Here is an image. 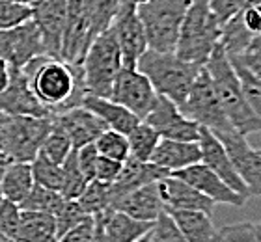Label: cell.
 <instances>
[{"mask_svg": "<svg viewBox=\"0 0 261 242\" xmlns=\"http://www.w3.org/2000/svg\"><path fill=\"white\" fill-rule=\"evenodd\" d=\"M97 218L101 222L105 242H136L153 226V222L136 220L123 210L112 209V207L97 214Z\"/></svg>", "mask_w": 261, "mask_h": 242, "instance_id": "obj_24", "label": "cell"}, {"mask_svg": "<svg viewBox=\"0 0 261 242\" xmlns=\"http://www.w3.org/2000/svg\"><path fill=\"white\" fill-rule=\"evenodd\" d=\"M222 24L209 8V0H191L181 22L175 54L187 62L205 65L220 43Z\"/></svg>", "mask_w": 261, "mask_h": 242, "instance_id": "obj_4", "label": "cell"}, {"mask_svg": "<svg viewBox=\"0 0 261 242\" xmlns=\"http://www.w3.org/2000/svg\"><path fill=\"white\" fill-rule=\"evenodd\" d=\"M93 144L97 147L99 155L110 156V158H116V160L121 162H125L129 158V140H127V135H123V132L105 129Z\"/></svg>", "mask_w": 261, "mask_h": 242, "instance_id": "obj_36", "label": "cell"}, {"mask_svg": "<svg viewBox=\"0 0 261 242\" xmlns=\"http://www.w3.org/2000/svg\"><path fill=\"white\" fill-rule=\"evenodd\" d=\"M82 106H86L88 110H92L97 118L103 119V123L107 125V129L118 130L123 135H129L130 130L135 129L136 125L140 123L142 119L138 116L127 110L125 106H121L118 102H114L109 97H99L88 93L82 101Z\"/></svg>", "mask_w": 261, "mask_h": 242, "instance_id": "obj_25", "label": "cell"}, {"mask_svg": "<svg viewBox=\"0 0 261 242\" xmlns=\"http://www.w3.org/2000/svg\"><path fill=\"white\" fill-rule=\"evenodd\" d=\"M205 69L211 76L213 88L231 127L243 136L261 132V118L252 110L245 90L241 86L237 71L220 43L205 62Z\"/></svg>", "mask_w": 261, "mask_h": 242, "instance_id": "obj_2", "label": "cell"}, {"mask_svg": "<svg viewBox=\"0 0 261 242\" xmlns=\"http://www.w3.org/2000/svg\"><path fill=\"white\" fill-rule=\"evenodd\" d=\"M201 160L200 142H185V140H170L161 138L153 151L151 160L153 164L161 166L168 173L183 170V168L196 164Z\"/></svg>", "mask_w": 261, "mask_h": 242, "instance_id": "obj_23", "label": "cell"}, {"mask_svg": "<svg viewBox=\"0 0 261 242\" xmlns=\"http://www.w3.org/2000/svg\"><path fill=\"white\" fill-rule=\"evenodd\" d=\"M99 153L95 144H86L76 149V162H79V168L81 172L84 173L86 181H92L95 177V164H97Z\"/></svg>", "mask_w": 261, "mask_h": 242, "instance_id": "obj_45", "label": "cell"}, {"mask_svg": "<svg viewBox=\"0 0 261 242\" xmlns=\"http://www.w3.org/2000/svg\"><path fill=\"white\" fill-rule=\"evenodd\" d=\"M159 186L164 199V210H201L213 216L215 201H211L183 179L170 173L159 181Z\"/></svg>", "mask_w": 261, "mask_h": 242, "instance_id": "obj_19", "label": "cell"}, {"mask_svg": "<svg viewBox=\"0 0 261 242\" xmlns=\"http://www.w3.org/2000/svg\"><path fill=\"white\" fill-rule=\"evenodd\" d=\"M95 36L97 34L93 28V0H67L60 58L69 64L81 65Z\"/></svg>", "mask_w": 261, "mask_h": 242, "instance_id": "obj_9", "label": "cell"}, {"mask_svg": "<svg viewBox=\"0 0 261 242\" xmlns=\"http://www.w3.org/2000/svg\"><path fill=\"white\" fill-rule=\"evenodd\" d=\"M170 175L166 170H163L161 166L153 164V162H140L136 158H127L123 162L120 175L114 183H110V198H112V205L118 201L120 198H123L125 194L133 192L142 184L153 183V181H161L163 177ZM110 205V207H112Z\"/></svg>", "mask_w": 261, "mask_h": 242, "instance_id": "obj_22", "label": "cell"}, {"mask_svg": "<svg viewBox=\"0 0 261 242\" xmlns=\"http://www.w3.org/2000/svg\"><path fill=\"white\" fill-rule=\"evenodd\" d=\"M64 199L65 198L60 192L45 189L41 184L34 183L32 190L19 203V207L22 210H38V212H50V214H55L56 210H58V207L64 203Z\"/></svg>", "mask_w": 261, "mask_h": 242, "instance_id": "obj_31", "label": "cell"}, {"mask_svg": "<svg viewBox=\"0 0 261 242\" xmlns=\"http://www.w3.org/2000/svg\"><path fill=\"white\" fill-rule=\"evenodd\" d=\"M0 242H11V240H10V238H8V237H6L4 233L0 231Z\"/></svg>", "mask_w": 261, "mask_h": 242, "instance_id": "obj_51", "label": "cell"}, {"mask_svg": "<svg viewBox=\"0 0 261 242\" xmlns=\"http://www.w3.org/2000/svg\"><path fill=\"white\" fill-rule=\"evenodd\" d=\"M215 136L224 144L229 158L233 162L235 172L239 173V177L246 184L250 198L261 196V149H254L246 142V136L237 130H228Z\"/></svg>", "mask_w": 261, "mask_h": 242, "instance_id": "obj_14", "label": "cell"}, {"mask_svg": "<svg viewBox=\"0 0 261 242\" xmlns=\"http://www.w3.org/2000/svg\"><path fill=\"white\" fill-rule=\"evenodd\" d=\"M53 118L67 132L75 149H79V147L86 144H93L97 140V136L107 129L103 119L97 118L86 106L69 108V110H64V112L53 114Z\"/></svg>", "mask_w": 261, "mask_h": 242, "instance_id": "obj_20", "label": "cell"}, {"mask_svg": "<svg viewBox=\"0 0 261 242\" xmlns=\"http://www.w3.org/2000/svg\"><path fill=\"white\" fill-rule=\"evenodd\" d=\"M38 56L49 54L45 50L39 30L32 19L0 30V60H4L10 67L22 69Z\"/></svg>", "mask_w": 261, "mask_h": 242, "instance_id": "obj_10", "label": "cell"}, {"mask_svg": "<svg viewBox=\"0 0 261 242\" xmlns=\"http://www.w3.org/2000/svg\"><path fill=\"white\" fill-rule=\"evenodd\" d=\"M10 82V65L4 60H0V93L4 92V88Z\"/></svg>", "mask_w": 261, "mask_h": 242, "instance_id": "obj_48", "label": "cell"}, {"mask_svg": "<svg viewBox=\"0 0 261 242\" xmlns=\"http://www.w3.org/2000/svg\"><path fill=\"white\" fill-rule=\"evenodd\" d=\"M179 227L187 242H213L215 226L211 216L201 210H166Z\"/></svg>", "mask_w": 261, "mask_h": 242, "instance_id": "obj_28", "label": "cell"}, {"mask_svg": "<svg viewBox=\"0 0 261 242\" xmlns=\"http://www.w3.org/2000/svg\"><path fill=\"white\" fill-rule=\"evenodd\" d=\"M71 151H73V144H71L69 136L53 118V127H50L49 135L45 136L39 155L47 156L49 160L56 162V164H62Z\"/></svg>", "mask_w": 261, "mask_h": 242, "instance_id": "obj_33", "label": "cell"}, {"mask_svg": "<svg viewBox=\"0 0 261 242\" xmlns=\"http://www.w3.org/2000/svg\"><path fill=\"white\" fill-rule=\"evenodd\" d=\"M0 112L6 116H50L49 108L32 92L27 73L19 67H10V82L0 93Z\"/></svg>", "mask_w": 261, "mask_h": 242, "instance_id": "obj_15", "label": "cell"}, {"mask_svg": "<svg viewBox=\"0 0 261 242\" xmlns=\"http://www.w3.org/2000/svg\"><path fill=\"white\" fill-rule=\"evenodd\" d=\"M146 235H147V233H146ZM146 235H144V237H142V238H138V240H136V242H146Z\"/></svg>", "mask_w": 261, "mask_h": 242, "instance_id": "obj_53", "label": "cell"}, {"mask_svg": "<svg viewBox=\"0 0 261 242\" xmlns=\"http://www.w3.org/2000/svg\"><path fill=\"white\" fill-rule=\"evenodd\" d=\"M6 164H10V158H8V156H6L4 153L0 151V168H4Z\"/></svg>", "mask_w": 261, "mask_h": 242, "instance_id": "obj_50", "label": "cell"}, {"mask_svg": "<svg viewBox=\"0 0 261 242\" xmlns=\"http://www.w3.org/2000/svg\"><path fill=\"white\" fill-rule=\"evenodd\" d=\"M179 110L189 119L196 121L200 127L209 129L213 135H222V132H228V130H235L231 127V123H229L226 112H224L222 104L218 101L217 92L213 88L211 76L207 73L205 65L201 67L196 80L192 82L185 101L179 104Z\"/></svg>", "mask_w": 261, "mask_h": 242, "instance_id": "obj_8", "label": "cell"}, {"mask_svg": "<svg viewBox=\"0 0 261 242\" xmlns=\"http://www.w3.org/2000/svg\"><path fill=\"white\" fill-rule=\"evenodd\" d=\"M6 118H8V116H6L4 112H0V125L4 123V121H6Z\"/></svg>", "mask_w": 261, "mask_h": 242, "instance_id": "obj_52", "label": "cell"}, {"mask_svg": "<svg viewBox=\"0 0 261 242\" xmlns=\"http://www.w3.org/2000/svg\"><path fill=\"white\" fill-rule=\"evenodd\" d=\"M34 186L30 162H10L0 168V190L6 199L21 203Z\"/></svg>", "mask_w": 261, "mask_h": 242, "instance_id": "obj_27", "label": "cell"}, {"mask_svg": "<svg viewBox=\"0 0 261 242\" xmlns=\"http://www.w3.org/2000/svg\"><path fill=\"white\" fill-rule=\"evenodd\" d=\"M109 28L120 45L123 67H136L140 56L147 50V39L135 2L127 0Z\"/></svg>", "mask_w": 261, "mask_h": 242, "instance_id": "obj_13", "label": "cell"}, {"mask_svg": "<svg viewBox=\"0 0 261 242\" xmlns=\"http://www.w3.org/2000/svg\"><path fill=\"white\" fill-rule=\"evenodd\" d=\"M129 140V156L136 158L140 162H149L155 147H157L161 136L151 125H147L146 121H140L135 129L127 135Z\"/></svg>", "mask_w": 261, "mask_h": 242, "instance_id": "obj_29", "label": "cell"}, {"mask_svg": "<svg viewBox=\"0 0 261 242\" xmlns=\"http://www.w3.org/2000/svg\"><path fill=\"white\" fill-rule=\"evenodd\" d=\"M15 242H58L55 214L22 210Z\"/></svg>", "mask_w": 261, "mask_h": 242, "instance_id": "obj_26", "label": "cell"}, {"mask_svg": "<svg viewBox=\"0 0 261 242\" xmlns=\"http://www.w3.org/2000/svg\"><path fill=\"white\" fill-rule=\"evenodd\" d=\"M189 2L191 0H144L136 4V11L146 30L147 48L175 52Z\"/></svg>", "mask_w": 261, "mask_h": 242, "instance_id": "obj_5", "label": "cell"}, {"mask_svg": "<svg viewBox=\"0 0 261 242\" xmlns=\"http://www.w3.org/2000/svg\"><path fill=\"white\" fill-rule=\"evenodd\" d=\"M146 242H187L181 235L179 227L175 226L174 218L164 210L153 222L151 229L147 231Z\"/></svg>", "mask_w": 261, "mask_h": 242, "instance_id": "obj_38", "label": "cell"}, {"mask_svg": "<svg viewBox=\"0 0 261 242\" xmlns=\"http://www.w3.org/2000/svg\"><path fill=\"white\" fill-rule=\"evenodd\" d=\"M99 235V224L95 216H90L84 222H81L79 226L62 235L58 242H97Z\"/></svg>", "mask_w": 261, "mask_h": 242, "instance_id": "obj_44", "label": "cell"}, {"mask_svg": "<svg viewBox=\"0 0 261 242\" xmlns=\"http://www.w3.org/2000/svg\"><path fill=\"white\" fill-rule=\"evenodd\" d=\"M53 127L50 116H8L0 125V151L10 162H32Z\"/></svg>", "mask_w": 261, "mask_h": 242, "instance_id": "obj_6", "label": "cell"}, {"mask_svg": "<svg viewBox=\"0 0 261 242\" xmlns=\"http://www.w3.org/2000/svg\"><path fill=\"white\" fill-rule=\"evenodd\" d=\"M81 65L88 93L109 97L112 82H114L118 71L123 67L120 45L110 28L103 30L93 38Z\"/></svg>", "mask_w": 261, "mask_h": 242, "instance_id": "obj_7", "label": "cell"}, {"mask_svg": "<svg viewBox=\"0 0 261 242\" xmlns=\"http://www.w3.org/2000/svg\"><path fill=\"white\" fill-rule=\"evenodd\" d=\"M30 168H32L34 183L41 184L45 189L60 192L62 183H64V170H62V164H56V162L49 160L47 156L38 153V156L30 162Z\"/></svg>", "mask_w": 261, "mask_h": 242, "instance_id": "obj_32", "label": "cell"}, {"mask_svg": "<svg viewBox=\"0 0 261 242\" xmlns=\"http://www.w3.org/2000/svg\"><path fill=\"white\" fill-rule=\"evenodd\" d=\"M32 11L30 6L15 4V2H8V0H0V30L10 26H15L19 22H24L30 19Z\"/></svg>", "mask_w": 261, "mask_h": 242, "instance_id": "obj_43", "label": "cell"}, {"mask_svg": "<svg viewBox=\"0 0 261 242\" xmlns=\"http://www.w3.org/2000/svg\"><path fill=\"white\" fill-rule=\"evenodd\" d=\"M81 209L86 212L88 216H97L101 212H105L107 209H110L112 205V198H110V184L92 179L88 181V184L84 186L82 194L76 198Z\"/></svg>", "mask_w": 261, "mask_h": 242, "instance_id": "obj_30", "label": "cell"}, {"mask_svg": "<svg viewBox=\"0 0 261 242\" xmlns=\"http://www.w3.org/2000/svg\"><path fill=\"white\" fill-rule=\"evenodd\" d=\"M19 224H21V207L4 198V201L0 203V231L11 242H15Z\"/></svg>", "mask_w": 261, "mask_h": 242, "instance_id": "obj_42", "label": "cell"}, {"mask_svg": "<svg viewBox=\"0 0 261 242\" xmlns=\"http://www.w3.org/2000/svg\"><path fill=\"white\" fill-rule=\"evenodd\" d=\"M213 242H261V222H237L215 229Z\"/></svg>", "mask_w": 261, "mask_h": 242, "instance_id": "obj_34", "label": "cell"}, {"mask_svg": "<svg viewBox=\"0 0 261 242\" xmlns=\"http://www.w3.org/2000/svg\"><path fill=\"white\" fill-rule=\"evenodd\" d=\"M172 175L183 179L189 184H192L196 190H200L203 196L215 201V203L222 205H233V207H243L246 203V199L243 194L235 192L233 189H229L228 184L224 183L222 179L218 177L217 173L213 172L211 168H207L203 162H196L191 166L172 172Z\"/></svg>", "mask_w": 261, "mask_h": 242, "instance_id": "obj_17", "label": "cell"}, {"mask_svg": "<svg viewBox=\"0 0 261 242\" xmlns=\"http://www.w3.org/2000/svg\"><path fill=\"white\" fill-rule=\"evenodd\" d=\"M90 216L81 209V205L76 199H64V203L58 207V210L55 212V222H56V233L58 238L62 235L73 229L75 226H79L81 222H84Z\"/></svg>", "mask_w": 261, "mask_h": 242, "instance_id": "obj_37", "label": "cell"}, {"mask_svg": "<svg viewBox=\"0 0 261 242\" xmlns=\"http://www.w3.org/2000/svg\"><path fill=\"white\" fill-rule=\"evenodd\" d=\"M233 64V62H231ZM235 71H237V76L241 80V86L245 90V95L250 102L252 110L261 118V76H256L254 73H250L248 69H245L243 65L233 64Z\"/></svg>", "mask_w": 261, "mask_h": 242, "instance_id": "obj_40", "label": "cell"}, {"mask_svg": "<svg viewBox=\"0 0 261 242\" xmlns=\"http://www.w3.org/2000/svg\"><path fill=\"white\" fill-rule=\"evenodd\" d=\"M130 2H135V4H140V2H144V0H130Z\"/></svg>", "mask_w": 261, "mask_h": 242, "instance_id": "obj_55", "label": "cell"}, {"mask_svg": "<svg viewBox=\"0 0 261 242\" xmlns=\"http://www.w3.org/2000/svg\"><path fill=\"white\" fill-rule=\"evenodd\" d=\"M229 60L237 65H243L256 76H261V34L254 36L243 52L237 56H229Z\"/></svg>", "mask_w": 261, "mask_h": 242, "instance_id": "obj_41", "label": "cell"}, {"mask_svg": "<svg viewBox=\"0 0 261 242\" xmlns=\"http://www.w3.org/2000/svg\"><path fill=\"white\" fill-rule=\"evenodd\" d=\"M142 121L151 125L161 138L185 142L200 140V125L187 118L172 99L159 95V93L155 102H153L151 110L146 114V118L142 119Z\"/></svg>", "mask_w": 261, "mask_h": 242, "instance_id": "obj_12", "label": "cell"}, {"mask_svg": "<svg viewBox=\"0 0 261 242\" xmlns=\"http://www.w3.org/2000/svg\"><path fill=\"white\" fill-rule=\"evenodd\" d=\"M22 71L27 73L32 92L50 114L82 106L88 95L82 65L53 56H38L24 65Z\"/></svg>", "mask_w": 261, "mask_h": 242, "instance_id": "obj_1", "label": "cell"}, {"mask_svg": "<svg viewBox=\"0 0 261 242\" xmlns=\"http://www.w3.org/2000/svg\"><path fill=\"white\" fill-rule=\"evenodd\" d=\"M121 168H123V162L116 160V158H110V156L99 155L97 164H95V177L97 181H103V183H114L118 175H120Z\"/></svg>", "mask_w": 261, "mask_h": 242, "instance_id": "obj_46", "label": "cell"}, {"mask_svg": "<svg viewBox=\"0 0 261 242\" xmlns=\"http://www.w3.org/2000/svg\"><path fill=\"white\" fill-rule=\"evenodd\" d=\"M109 99L125 106L135 116L144 119L157 99V92L149 82V78L140 69L121 67L116 75L114 82H112Z\"/></svg>", "mask_w": 261, "mask_h": 242, "instance_id": "obj_11", "label": "cell"}, {"mask_svg": "<svg viewBox=\"0 0 261 242\" xmlns=\"http://www.w3.org/2000/svg\"><path fill=\"white\" fill-rule=\"evenodd\" d=\"M62 170H64V183H62L60 194L65 199H76L82 194L88 181L84 177V173L81 172V168H79L75 147H73L69 155L65 156V160L62 162Z\"/></svg>", "mask_w": 261, "mask_h": 242, "instance_id": "obj_35", "label": "cell"}, {"mask_svg": "<svg viewBox=\"0 0 261 242\" xmlns=\"http://www.w3.org/2000/svg\"><path fill=\"white\" fill-rule=\"evenodd\" d=\"M30 11H32L30 19L38 26L47 54L53 58H60L67 0H36L30 6Z\"/></svg>", "mask_w": 261, "mask_h": 242, "instance_id": "obj_16", "label": "cell"}, {"mask_svg": "<svg viewBox=\"0 0 261 242\" xmlns=\"http://www.w3.org/2000/svg\"><path fill=\"white\" fill-rule=\"evenodd\" d=\"M200 149H201V162L207 168H211L213 172L217 173L218 177L222 179L224 183L228 184L229 189H233L235 192L243 194L245 198H250L246 184L243 183V179L239 177V173L235 172V166L231 158H229L228 151L224 147V144L218 140L217 136L213 135L209 129H200Z\"/></svg>", "mask_w": 261, "mask_h": 242, "instance_id": "obj_18", "label": "cell"}, {"mask_svg": "<svg viewBox=\"0 0 261 242\" xmlns=\"http://www.w3.org/2000/svg\"><path fill=\"white\" fill-rule=\"evenodd\" d=\"M201 67V64L187 62L175 52H159L153 48H147L136 64V69L149 78L155 92L172 99L177 106L185 101Z\"/></svg>", "mask_w": 261, "mask_h": 242, "instance_id": "obj_3", "label": "cell"}, {"mask_svg": "<svg viewBox=\"0 0 261 242\" xmlns=\"http://www.w3.org/2000/svg\"><path fill=\"white\" fill-rule=\"evenodd\" d=\"M245 4L246 0H209V8L215 13V17L220 21V24H224L231 17L237 15Z\"/></svg>", "mask_w": 261, "mask_h": 242, "instance_id": "obj_47", "label": "cell"}, {"mask_svg": "<svg viewBox=\"0 0 261 242\" xmlns=\"http://www.w3.org/2000/svg\"><path fill=\"white\" fill-rule=\"evenodd\" d=\"M2 201H4V196H2V190H0V203H2Z\"/></svg>", "mask_w": 261, "mask_h": 242, "instance_id": "obj_54", "label": "cell"}, {"mask_svg": "<svg viewBox=\"0 0 261 242\" xmlns=\"http://www.w3.org/2000/svg\"><path fill=\"white\" fill-rule=\"evenodd\" d=\"M8 2H15V4H22V6H32L36 0H8Z\"/></svg>", "mask_w": 261, "mask_h": 242, "instance_id": "obj_49", "label": "cell"}, {"mask_svg": "<svg viewBox=\"0 0 261 242\" xmlns=\"http://www.w3.org/2000/svg\"><path fill=\"white\" fill-rule=\"evenodd\" d=\"M112 209L123 210L129 216L142 222H155L161 212H164V199L161 194L159 181L142 184L133 192L125 194L112 205Z\"/></svg>", "mask_w": 261, "mask_h": 242, "instance_id": "obj_21", "label": "cell"}, {"mask_svg": "<svg viewBox=\"0 0 261 242\" xmlns=\"http://www.w3.org/2000/svg\"><path fill=\"white\" fill-rule=\"evenodd\" d=\"M127 0H93V28L95 34H101L103 30L112 24L118 11L123 8Z\"/></svg>", "mask_w": 261, "mask_h": 242, "instance_id": "obj_39", "label": "cell"}]
</instances>
